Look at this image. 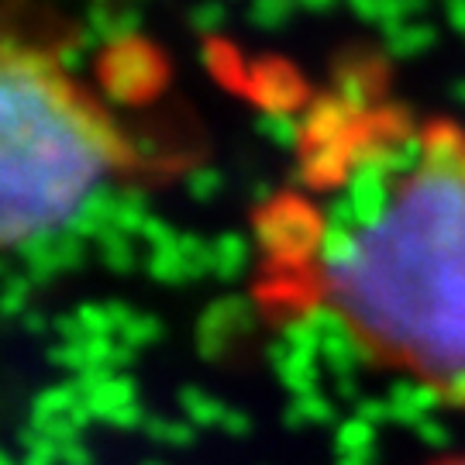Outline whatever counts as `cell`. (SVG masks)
I'll list each match as a JSON object with an SVG mask.
<instances>
[{"label": "cell", "mask_w": 465, "mask_h": 465, "mask_svg": "<svg viewBox=\"0 0 465 465\" xmlns=\"http://www.w3.org/2000/svg\"><path fill=\"white\" fill-rule=\"evenodd\" d=\"M84 403V393L76 380L45 386L32 403V420H52V417H73V411Z\"/></svg>", "instance_id": "9"}, {"label": "cell", "mask_w": 465, "mask_h": 465, "mask_svg": "<svg viewBox=\"0 0 465 465\" xmlns=\"http://www.w3.org/2000/svg\"><path fill=\"white\" fill-rule=\"evenodd\" d=\"M32 290L35 280L28 272H11L0 282V317H21L32 311Z\"/></svg>", "instance_id": "14"}, {"label": "cell", "mask_w": 465, "mask_h": 465, "mask_svg": "<svg viewBox=\"0 0 465 465\" xmlns=\"http://www.w3.org/2000/svg\"><path fill=\"white\" fill-rule=\"evenodd\" d=\"M52 55H55L59 69H63L69 80H73L76 73H84V69L90 66V55H94V49H90V45H84L80 38H73V42H63V45L52 52Z\"/></svg>", "instance_id": "19"}, {"label": "cell", "mask_w": 465, "mask_h": 465, "mask_svg": "<svg viewBox=\"0 0 465 465\" xmlns=\"http://www.w3.org/2000/svg\"><path fill=\"white\" fill-rule=\"evenodd\" d=\"M145 431H149L152 441H159V445H176V449H183V445L193 441V424H190V420H169V417L149 414Z\"/></svg>", "instance_id": "17"}, {"label": "cell", "mask_w": 465, "mask_h": 465, "mask_svg": "<svg viewBox=\"0 0 465 465\" xmlns=\"http://www.w3.org/2000/svg\"><path fill=\"white\" fill-rule=\"evenodd\" d=\"M149 465H159V462H149Z\"/></svg>", "instance_id": "28"}, {"label": "cell", "mask_w": 465, "mask_h": 465, "mask_svg": "<svg viewBox=\"0 0 465 465\" xmlns=\"http://www.w3.org/2000/svg\"><path fill=\"white\" fill-rule=\"evenodd\" d=\"M252 259V245L242 234H224L214 242V272L221 280H238Z\"/></svg>", "instance_id": "12"}, {"label": "cell", "mask_w": 465, "mask_h": 465, "mask_svg": "<svg viewBox=\"0 0 465 465\" xmlns=\"http://www.w3.org/2000/svg\"><path fill=\"white\" fill-rule=\"evenodd\" d=\"M438 465H465V455H455V459H445V462H438Z\"/></svg>", "instance_id": "26"}, {"label": "cell", "mask_w": 465, "mask_h": 465, "mask_svg": "<svg viewBox=\"0 0 465 465\" xmlns=\"http://www.w3.org/2000/svg\"><path fill=\"white\" fill-rule=\"evenodd\" d=\"M73 314L80 317L90 338H121V331L138 311L128 300H90V303H76Z\"/></svg>", "instance_id": "8"}, {"label": "cell", "mask_w": 465, "mask_h": 465, "mask_svg": "<svg viewBox=\"0 0 465 465\" xmlns=\"http://www.w3.org/2000/svg\"><path fill=\"white\" fill-rule=\"evenodd\" d=\"M52 334H55V341H66V345H73V341H86V338H90L76 314L52 317Z\"/></svg>", "instance_id": "21"}, {"label": "cell", "mask_w": 465, "mask_h": 465, "mask_svg": "<svg viewBox=\"0 0 465 465\" xmlns=\"http://www.w3.org/2000/svg\"><path fill=\"white\" fill-rule=\"evenodd\" d=\"M217 190H221V173L211 166H197L186 173V193L200 203H211L217 197Z\"/></svg>", "instance_id": "18"}, {"label": "cell", "mask_w": 465, "mask_h": 465, "mask_svg": "<svg viewBox=\"0 0 465 465\" xmlns=\"http://www.w3.org/2000/svg\"><path fill=\"white\" fill-rule=\"evenodd\" d=\"M132 159L134 142L80 94L52 52L0 32V249L66 228Z\"/></svg>", "instance_id": "2"}, {"label": "cell", "mask_w": 465, "mask_h": 465, "mask_svg": "<svg viewBox=\"0 0 465 465\" xmlns=\"http://www.w3.org/2000/svg\"><path fill=\"white\" fill-rule=\"evenodd\" d=\"M293 193L255 214L314 334L465 407V134L441 117L324 97L300 121Z\"/></svg>", "instance_id": "1"}, {"label": "cell", "mask_w": 465, "mask_h": 465, "mask_svg": "<svg viewBox=\"0 0 465 465\" xmlns=\"http://www.w3.org/2000/svg\"><path fill=\"white\" fill-rule=\"evenodd\" d=\"M84 45H90L94 52H111L117 45H128L134 38H142V15L132 7H111V4H97L90 7L86 25L76 35Z\"/></svg>", "instance_id": "6"}, {"label": "cell", "mask_w": 465, "mask_h": 465, "mask_svg": "<svg viewBox=\"0 0 465 465\" xmlns=\"http://www.w3.org/2000/svg\"><path fill=\"white\" fill-rule=\"evenodd\" d=\"M145 272L159 286H183V282H190L186 259L183 252H180V238L173 245H163V249H149V255H145Z\"/></svg>", "instance_id": "10"}, {"label": "cell", "mask_w": 465, "mask_h": 465, "mask_svg": "<svg viewBox=\"0 0 465 465\" xmlns=\"http://www.w3.org/2000/svg\"><path fill=\"white\" fill-rule=\"evenodd\" d=\"M15 255L21 269L35 280V286H42V282H52L55 276H66V272L84 266L86 242L69 234L66 228H52V232H38L32 238H25L15 249Z\"/></svg>", "instance_id": "4"}, {"label": "cell", "mask_w": 465, "mask_h": 465, "mask_svg": "<svg viewBox=\"0 0 465 465\" xmlns=\"http://www.w3.org/2000/svg\"><path fill=\"white\" fill-rule=\"evenodd\" d=\"M97 255L104 269H111V272H132L138 269V245H134V238H128L124 232H107L104 238L97 242Z\"/></svg>", "instance_id": "13"}, {"label": "cell", "mask_w": 465, "mask_h": 465, "mask_svg": "<svg viewBox=\"0 0 465 465\" xmlns=\"http://www.w3.org/2000/svg\"><path fill=\"white\" fill-rule=\"evenodd\" d=\"M180 238V232L169 224L166 217L152 214L149 221H145V228H142V242L149 245V249H163V245H173Z\"/></svg>", "instance_id": "20"}, {"label": "cell", "mask_w": 465, "mask_h": 465, "mask_svg": "<svg viewBox=\"0 0 465 465\" xmlns=\"http://www.w3.org/2000/svg\"><path fill=\"white\" fill-rule=\"evenodd\" d=\"M221 25H224V7H217V4H200L197 11H193V28H197L200 35H214Z\"/></svg>", "instance_id": "22"}, {"label": "cell", "mask_w": 465, "mask_h": 465, "mask_svg": "<svg viewBox=\"0 0 465 465\" xmlns=\"http://www.w3.org/2000/svg\"><path fill=\"white\" fill-rule=\"evenodd\" d=\"M180 403H183L186 417L197 424H224V417H228V411L217 400H211L203 390H193V386H186L180 393Z\"/></svg>", "instance_id": "16"}, {"label": "cell", "mask_w": 465, "mask_h": 465, "mask_svg": "<svg viewBox=\"0 0 465 465\" xmlns=\"http://www.w3.org/2000/svg\"><path fill=\"white\" fill-rule=\"evenodd\" d=\"M21 328L32 334V338H45V334L52 331V317H45L42 311H28V314L21 317Z\"/></svg>", "instance_id": "23"}, {"label": "cell", "mask_w": 465, "mask_h": 465, "mask_svg": "<svg viewBox=\"0 0 465 465\" xmlns=\"http://www.w3.org/2000/svg\"><path fill=\"white\" fill-rule=\"evenodd\" d=\"M117 197H121V186H114L111 180L100 183L97 190L76 207V214L69 217L66 232L76 234L80 242H94V245H97L107 232H117Z\"/></svg>", "instance_id": "7"}, {"label": "cell", "mask_w": 465, "mask_h": 465, "mask_svg": "<svg viewBox=\"0 0 465 465\" xmlns=\"http://www.w3.org/2000/svg\"><path fill=\"white\" fill-rule=\"evenodd\" d=\"M152 217V200L142 186H121L117 197V232H124L128 238H142V228Z\"/></svg>", "instance_id": "11"}, {"label": "cell", "mask_w": 465, "mask_h": 465, "mask_svg": "<svg viewBox=\"0 0 465 465\" xmlns=\"http://www.w3.org/2000/svg\"><path fill=\"white\" fill-rule=\"evenodd\" d=\"M11 272H15V269H11V262H7V259H4V255H0V282L7 280V276H11Z\"/></svg>", "instance_id": "25"}, {"label": "cell", "mask_w": 465, "mask_h": 465, "mask_svg": "<svg viewBox=\"0 0 465 465\" xmlns=\"http://www.w3.org/2000/svg\"><path fill=\"white\" fill-rule=\"evenodd\" d=\"M0 465H11V459H7V455H4V451H0Z\"/></svg>", "instance_id": "27"}, {"label": "cell", "mask_w": 465, "mask_h": 465, "mask_svg": "<svg viewBox=\"0 0 465 465\" xmlns=\"http://www.w3.org/2000/svg\"><path fill=\"white\" fill-rule=\"evenodd\" d=\"M163 338H166V324H163V317L149 314V311H138V314L128 321V328L121 331V341L132 351L152 349V345H159Z\"/></svg>", "instance_id": "15"}, {"label": "cell", "mask_w": 465, "mask_h": 465, "mask_svg": "<svg viewBox=\"0 0 465 465\" xmlns=\"http://www.w3.org/2000/svg\"><path fill=\"white\" fill-rule=\"evenodd\" d=\"M94 459H90V451H86L84 441H73V445H66L63 449V465H90Z\"/></svg>", "instance_id": "24"}, {"label": "cell", "mask_w": 465, "mask_h": 465, "mask_svg": "<svg viewBox=\"0 0 465 465\" xmlns=\"http://www.w3.org/2000/svg\"><path fill=\"white\" fill-rule=\"evenodd\" d=\"M166 59L145 38H134L128 45L104 52L97 63V84L104 100L117 107H138L152 100L166 86Z\"/></svg>", "instance_id": "3"}, {"label": "cell", "mask_w": 465, "mask_h": 465, "mask_svg": "<svg viewBox=\"0 0 465 465\" xmlns=\"http://www.w3.org/2000/svg\"><path fill=\"white\" fill-rule=\"evenodd\" d=\"M252 311H255V303L249 297H224L207 303V311L197 321V331H193V345H197L200 359L217 362L228 351V341L234 334L255 321Z\"/></svg>", "instance_id": "5"}]
</instances>
